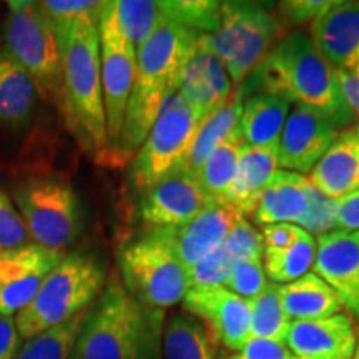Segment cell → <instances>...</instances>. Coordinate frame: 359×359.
Instances as JSON below:
<instances>
[{
    "label": "cell",
    "instance_id": "6da1fadb",
    "mask_svg": "<svg viewBox=\"0 0 359 359\" xmlns=\"http://www.w3.org/2000/svg\"><path fill=\"white\" fill-rule=\"evenodd\" d=\"M240 87L245 97L269 93L293 105L308 107L338 130L351 127L356 120L341 92L338 72L314 43L311 34L303 30L278 40Z\"/></svg>",
    "mask_w": 359,
    "mask_h": 359
},
{
    "label": "cell",
    "instance_id": "7a4b0ae2",
    "mask_svg": "<svg viewBox=\"0 0 359 359\" xmlns=\"http://www.w3.org/2000/svg\"><path fill=\"white\" fill-rule=\"evenodd\" d=\"M200 34L167 20L137 50V72L118 143L105 158L107 165L132 161L163 110L180 90L183 69Z\"/></svg>",
    "mask_w": 359,
    "mask_h": 359
},
{
    "label": "cell",
    "instance_id": "3957f363",
    "mask_svg": "<svg viewBox=\"0 0 359 359\" xmlns=\"http://www.w3.org/2000/svg\"><path fill=\"white\" fill-rule=\"evenodd\" d=\"M95 15L53 24L64 70L67 127L83 148L102 155L109 147L103 105L100 35Z\"/></svg>",
    "mask_w": 359,
    "mask_h": 359
},
{
    "label": "cell",
    "instance_id": "277c9868",
    "mask_svg": "<svg viewBox=\"0 0 359 359\" xmlns=\"http://www.w3.org/2000/svg\"><path fill=\"white\" fill-rule=\"evenodd\" d=\"M107 286V269L87 253L65 255L45 278L39 293L22 311L15 325L22 339L74 320L93 306Z\"/></svg>",
    "mask_w": 359,
    "mask_h": 359
},
{
    "label": "cell",
    "instance_id": "5b68a950",
    "mask_svg": "<svg viewBox=\"0 0 359 359\" xmlns=\"http://www.w3.org/2000/svg\"><path fill=\"white\" fill-rule=\"evenodd\" d=\"M7 7L4 50L32 77L39 97L53 103L67 122L62 57L50 20L32 0H13Z\"/></svg>",
    "mask_w": 359,
    "mask_h": 359
},
{
    "label": "cell",
    "instance_id": "8992f818",
    "mask_svg": "<svg viewBox=\"0 0 359 359\" xmlns=\"http://www.w3.org/2000/svg\"><path fill=\"white\" fill-rule=\"evenodd\" d=\"M123 286L142 306L172 308L191 290L188 268L180 262L165 230H147L118 255Z\"/></svg>",
    "mask_w": 359,
    "mask_h": 359
},
{
    "label": "cell",
    "instance_id": "52a82bcc",
    "mask_svg": "<svg viewBox=\"0 0 359 359\" xmlns=\"http://www.w3.org/2000/svg\"><path fill=\"white\" fill-rule=\"evenodd\" d=\"M280 15L255 2H222V25L203 42L226 67L233 85L248 79L281 37Z\"/></svg>",
    "mask_w": 359,
    "mask_h": 359
},
{
    "label": "cell",
    "instance_id": "ba28073f",
    "mask_svg": "<svg viewBox=\"0 0 359 359\" xmlns=\"http://www.w3.org/2000/svg\"><path fill=\"white\" fill-rule=\"evenodd\" d=\"M145 321L147 308L114 275L90 308L70 359H130Z\"/></svg>",
    "mask_w": 359,
    "mask_h": 359
},
{
    "label": "cell",
    "instance_id": "9c48e42d",
    "mask_svg": "<svg viewBox=\"0 0 359 359\" xmlns=\"http://www.w3.org/2000/svg\"><path fill=\"white\" fill-rule=\"evenodd\" d=\"M201 118L177 92L165 103L147 140L130 161V183L140 195L183 167Z\"/></svg>",
    "mask_w": 359,
    "mask_h": 359
},
{
    "label": "cell",
    "instance_id": "30bf717a",
    "mask_svg": "<svg viewBox=\"0 0 359 359\" xmlns=\"http://www.w3.org/2000/svg\"><path fill=\"white\" fill-rule=\"evenodd\" d=\"M12 200L24 218L34 243L64 251L80 233L79 198L69 180L39 177L12 190Z\"/></svg>",
    "mask_w": 359,
    "mask_h": 359
},
{
    "label": "cell",
    "instance_id": "8fae6325",
    "mask_svg": "<svg viewBox=\"0 0 359 359\" xmlns=\"http://www.w3.org/2000/svg\"><path fill=\"white\" fill-rule=\"evenodd\" d=\"M98 35H100L103 105L107 116V135H109V147L102 156L107 158L116 147L122 133L135 82V72H137V48L125 37L116 22L115 0L107 2L103 8L98 19Z\"/></svg>",
    "mask_w": 359,
    "mask_h": 359
},
{
    "label": "cell",
    "instance_id": "7c38bea8",
    "mask_svg": "<svg viewBox=\"0 0 359 359\" xmlns=\"http://www.w3.org/2000/svg\"><path fill=\"white\" fill-rule=\"evenodd\" d=\"M182 304L205 326L213 343L240 353L251 339L250 303L224 286L193 288Z\"/></svg>",
    "mask_w": 359,
    "mask_h": 359
},
{
    "label": "cell",
    "instance_id": "4fadbf2b",
    "mask_svg": "<svg viewBox=\"0 0 359 359\" xmlns=\"http://www.w3.org/2000/svg\"><path fill=\"white\" fill-rule=\"evenodd\" d=\"M212 205L196 175L178 168L142 195L138 217L147 230L182 226Z\"/></svg>",
    "mask_w": 359,
    "mask_h": 359
},
{
    "label": "cell",
    "instance_id": "5bb4252c",
    "mask_svg": "<svg viewBox=\"0 0 359 359\" xmlns=\"http://www.w3.org/2000/svg\"><path fill=\"white\" fill-rule=\"evenodd\" d=\"M64 257V251L47 250L37 243L0 251V314L15 318Z\"/></svg>",
    "mask_w": 359,
    "mask_h": 359
},
{
    "label": "cell",
    "instance_id": "9a60e30c",
    "mask_svg": "<svg viewBox=\"0 0 359 359\" xmlns=\"http://www.w3.org/2000/svg\"><path fill=\"white\" fill-rule=\"evenodd\" d=\"M339 132L318 111L293 105L276 145L278 167L286 172L311 173Z\"/></svg>",
    "mask_w": 359,
    "mask_h": 359
},
{
    "label": "cell",
    "instance_id": "2e32d148",
    "mask_svg": "<svg viewBox=\"0 0 359 359\" xmlns=\"http://www.w3.org/2000/svg\"><path fill=\"white\" fill-rule=\"evenodd\" d=\"M313 269L336 291L344 308L359 321V238L356 233L334 230L318 236Z\"/></svg>",
    "mask_w": 359,
    "mask_h": 359
},
{
    "label": "cell",
    "instance_id": "e0dca14e",
    "mask_svg": "<svg viewBox=\"0 0 359 359\" xmlns=\"http://www.w3.org/2000/svg\"><path fill=\"white\" fill-rule=\"evenodd\" d=\"M358 331L349 314L314 321H291L286 346L296 359H353Z\"/></svg>",
    "mask_w": 359,
    "mask_h": 359
},
{
    "label": "cell",
    "instance_id": "ac0fdd59",
    "mask_svg": "<svg viewBox=\"0 0 359 359\" xmlns=\"http://www.w3.org/2000/svg\"><path fill=\"white\" fill-rule=\"evenodd\" d=\"M243 218L230 205L212 203L198 217L177 228H163L187 268L198 263L223 245L224 238L238 219Z\"/></svg>",
    "mask_w": 359,
    "mask_h": 359
},
{
    "label": "cell",
    "instance_id": "d6986e66",
    "mask_svg": "<svg viewBox=\"0 0 359 359\" xmlns=\"http://www.w3.org/2000/svg\"><path fill=\"white\" fill-rule=\"evenodd\" d=\"M309 34L326 60L336 70L359 65V0L336 2L321 19L313 22Z\"/></svg>",
    "mask_w": 359,
    "mask_h": 359
},
{
    "label": "cell",
    "instance_id": "ffe728a7",
    "mask_svg": "<svg viewBox=\"0 0 359 359\" xmlns=\"http://www.w3.org/2000/svg\"><path fill=\"white\" fill-rule=\"evenodd\" d=\"M314 196L316 190L306 175L278 168L253 215L255 223L259 226L276 223L302 224L311 210Z\"/></svg>",
    "mask_w": 359,
    "mask_h": 359
},
{
    "label": "cell",
    "instance_id": "44dd1931",
    "mask_svg": "<svg viewBox=\"0 0 359 359\" xmlns=\"http://www.w3.org/2000/svg\"><path fill=\"white\" fill-rule=\"evenodd\" d=\"M358 170L359 122L341 130L308 178L323 196L338 200L358 188Z\"/></svg>",
    "mask_w": 359,
    "mask_h": 359
},
{
    "label": "cell",
    "instance_id": "7402d4cb",
    "mask_svg": "<svg viewBox=\"0 0 359 359\" xmlns=\"http://www.w3.org/2000/svg\"><path fill=\"white\" fill-rule=\"evenodd\" d=\"M276 170V147H251L245 143L226 205L235 208L243 218L253 217Z\"/></svg>",
    "mask_w": 359,
    "mask_h": 359
},
{
    "label": "cell",
    "instance_id": "603a6c76",
    "mask_svg": "<svg viewBox=\"0 0 359 359\" xmlns=\"http://www.w3.org/2000/svg\"><path fill=\"white\" fill-rule=\"evenodd\" d=\"M285 313L293 321H314L343 313L344 304L325 280L316 273H306L288 285H280Z\"/></svg>",
    "mask_w": 359,
    "mask_h": 359
},
{
    "label": "cell",
    "instance_id": "cb8c5ba5",
    "mask_svg": "<svg viewBox=\"0 0 359 359\" xmlns=\"http://www.w3.org/2000/svg\"><path fill=\"white\" fill-rule=\"evenodd\" d=\"M291 109L293 103L278 95L257 93L245 97L238 123L243 142L251 147H276Z\"/></svg>",
    "mask_w": 359,
    "mask_h": 359
},
{
    "label": "cell",
    "instance_id": "d4e9b609",
    "mask_svg": "<svg viewBox=\"0 0 359 359\" xmlns=\"http://www.w3.org/2000/svg\"><path fill=\"white\" fill-rule=\"evenodd\" d=\"M243 103L245 92L238 85L228 100H224L206 118L201 120L198 132H196L195 140H193L190 148V154H188L182 167L183 170L193 175L198 173L201 165L208 160V156L236 132L241 111H243Z\"/></svg>",
    "mask_w": 359,
    "mask_h": 359
},
{
    "label": "cell",
    "instance_id": "484cf974",
    "mask_svg": "<svg viewBox=\"0 0 359 359\" xmlns=\"http://www.w3.org/2000/svg\"><path fill=\"white\" fill-rule=\"evenodd\" d=\"M39 92L32 77L0 50V125L19 127L32 115Z\"/></svg>",
    "mask_w": 359,
    "mask_h": 359
},
{
    "label": "cell",
    "instance_id": "4316f807",
    "mask_svg": "<svg viewBox=\"0 0 359 359\" xmlns=\"http://www.w3.org/2000/svg\"><path fill=\"white\" fill-rule=\"evenodd\" d=\"M243 145L245 142L241 138L240 130H236L226 142H223L208 156V160L201 165L198 173H196L201 188L212 203L226 205V196L231 190L233 182H235L238 160H240Z\"/></svg>",
    "mask_w": 359,
    "mask_h": 359
},
{
    "label": "cell",
    "instance_id": "83f0119b",
    "mask_svg": "<svg viewBox=\"0 0 359 359\" xmlns=\"http://www.w3.org/2000/svg\"><path fill=\"white\" fill-rule=\"evenodd\" d=\"M165 359H217L208 331L190 314H175L163 330Z\"/></svg>",
    "mask_w": 359,
    "mask_h": 359
},
{
    "label": "cell",
    "instance_id": "f1b7e54d",
    "mask_svg": "<svg viewBox=\"0 0 359 359\" xmlns=\"http://www.w3.org/2000/svg\"><path fill=\"white\" fill-rule=\"evenodd\" d=\"M316 259V240L303 230L298 240L286 248H264L266 276L276 285H288L308 273Z\"/></svg>",
    "mask_w": 359,
    "mask_h": 359
},
{
    "label": "cell",
    "instance_id": "f546056e",
    "mask_svg": "<svg viewBox=\"0 0 359 359\" xmlns=\"http://www.w3.org/2000/svg\"><path fill=\"white\" fill-rule=\"evenodd\" d=\"M116 22L135 48H140L167 22L161 0H115Z\"/></svg>",
    "mask_w": 359,
    "mask_h": 359
},
{
    "label": "cell",
    "instance_id": "4dcf8cb0",
    "mask_svg": "<svg viewBox=\"0 0 359 359\" xmlns=\"http://www.w3.org/2000/svg\"><path fill=\"white\" fill-rule=\"evenodd\" d=\"M88 311L90 309L64 325L25 339L15 359H70Z\"/></svg>",
    "mask_w": 359,
    "mask_h": 359
},
{
    "label": "cell",
    "instance_id": "1f68e13d",
    "mask_svg": "<svg viewBox=\"0 0 359 359\" xmlns=\"http://www.w3.org/2000/svg\"><path fill=\"white\" fill-rule=\"evenodd\" d=\"M248 303L251 309V338L285 343L291 320L283 309L280 285L268 283L263 293Z\"/></svg>",
    "mask_w": 359,
    "mask_h": 359
},
{
    "label": "cell",
    "instance_id": "d6a6232c",
    "mask_svg": "<svg viewBox=\"0 0 359 359\" xmlns=\"http://www.w3.org/2000/svg\"><path fill=\"white\" fill-rule=\"evenodd\" d=\"M167 20L200 35L215 34L222 25V2L217 0H161Z\"/></svg>",
    "mask_w": 359,
    "mask_h": 359
},
{
    "label": "cell",
    "instance_id": "836d02e7",
    "mask_svg": "<svg viewBox=\"0 0 359 359\" xmlns=\"http://www.w3.org/2000/svg\"><path fill=\"white\" fill-rule=\"evenodd\" d=\"M223 250L233 263L250 262V259H263L264 243L262 233L246 218H240L233 224L223 241Z\"/></svg>",
    "mask_w": 359,
    "mask_h": 359
},
{
    "label": "cell",
    "instance_id": "e575fe53",
    "mask_svg": "<svg viewBox=\"0 0 359 359\" xmlns=\"http://www.w3.org/2000/svg\"><path fill=\"white\" fill-rule=\"evenodd\" d=\"M233 262L219 246L205 258H201L198 263L188 268V276H190L191 290L193 288H217V286H224L230 280Z\"/></svg>",
    "mask_w": 359,
    "mask_h": 359
},
{
    "label": "cell",
    "instance_id": "d590c367",
    "mask_svg": "<svg viewBox=\"0 0 359 359\" xmlns=\"http://www.w3.org/2000/svg\"><path fill=\"white\" fill-rule=\"evenodd\" d=\"M266 286L268 280L263 259H250V262L233 263L226 288L240 296V298L251 302L258 294H262Z\"/></svg>",
    "mask_w": 359,
    "mask_h": 359
},
{
    "label": "cell",
    "instance_id": "8d00e7d4",
    "mask_svg": "<svg viewBox=\"0 0 359 359\" xmlns=\"http://www.w3.org/2000/svg\"><path fill=\"white\" fill-rule=\"evenodd\" d=\"M29 243L34 241L27 230L24 218L13 200L0 188V251L15 250Z\"/></svg>",
    "mask_w": 359,
    "mask_h": 359
},
{
    "label": "cell",
    "instance_id": "74e56055",
    "mask_svg": "<svg viewBox=\"0 0 359 359\" xmlns=\"http://www.w3.org/2000/svg\"><path fill=\"white\" fill-rule=\"evenodd\" d=\"M165 311L147 308V321L140 341L130 359H165L163 356Z\"/></svg>",
    "mask_w": 359,
    "mask_h": 359
},
{
    "label": "cell",
    "instance_id": "f35d334b",
    "mask_svg": "<svg viewBox=\"0 0 359 359\" xmlns=\"http://www.w3.org/2000/svg\"><path fill=\"white\" fill-rule=\"evenodd\" d=\"M50 24H65L83 15L100 17L107 2L95 0H43L39 2Z\"/></svg>",
    "mask_w": 359,
    "mask_h": 359
},
{
    "label": "cell",
    "instance_id": "ab89813d",
    "mask_svg": "<svg viewBox=\"0 0 359 359\" xmlns=\"http://www.w3.org/2000/svg\"><path fill=\"white\" fill-rule=\"evenodd\" d=\"M334 0H290V2H281L278 7L280 19L283 24H313L321 19L325 13L334 6Z\"/></svg>",
    "mask_w": 359,
    "mask_h": 359
},
{
    "label": "cell",
    "instance_id": "60d3db41",
    "mask_svg": "<svg viewBox=\"0 0 359 359\" xmlns=\"http://www.w3.org/2000/svg\"><path fill=\"white\" fill-rule=\"evenodd\" d=\"M238 359H296L286 343L251 338L248 344L236 354Z\"/></svg>",
    "mask_w": 359,
    "mask_h": 359
},
{
    "label": "cell",
    "instance_id": "b9f144b4",
    "mask_svg": "<svg viewBox=\"0 0 359 359\" xmlns=\"http://www.w3.org/2000/svg\"><path fill=\"white\" fill-rule=\"evenodd\" d=\"M336 226L343 231H359V187L334 200Z\"/></svg>",
    "mask_w": 359,
    "mask_h": 359
},
{
    "label": "cell",
    "instance_id": "7bdbcfd3",
    "mask_svg": "<svg viewBox=\"0 0 359 359\" xmlns=\"http://www.w3.org/2000/svg\"><path fill=\"white\" fill-rule=\"evenodd\" d=\"M262 238L264 248H286L298 240L302 226L293 223H276L262 226Z\"/></svg>",
    "mask_w": 359,
    "mask_h": 359
},
{
    "label": "cell",
    "instance_id": "ee69618b",
    "mask_svg": "<svg viewBox=\"0 0 359 359\" xmlns=\"http://www.w3.org/2000/svg\"><path fill=\"white\" fill-rule=\"evenodd\" d=\"M22 346L15 318L0 314V359H15Z\"/></svg>",
    "mask_w": 359,
    "mask_h": 359
},
{
    "label": "cell",
    "instance_id": "f6af8a7d",
    "mask_svg": "<svg viewBox=\"0 0 359 359\" xmlns=\"http://www.w3.org/2000/svg\"><path fill=\"white\" fill-rule=\"evenodd\" d=\"M338 72V80L341 92L349 109L359 118V65L354 69H341Z\"/></svg>",
    "mask_w": 359,
    "mask_h": 359
},
{
    "label": "cell",
    "instance_id": "bcb514c9",
    "mask_svg": "<svg viewBox=\"0 0 359 359\" xmlns=\"http://www.w3.org/2000/svg\"><path fill=\"white\" fill-rule=\"evenodd\" d=\"M353 359H359V338H358V344H356V351H354Z\"/></svg>",
    "mask_w": 359,
    "mask_h": 359
},
{
    "label": "cell",
    "instance_id": "7dc6e473",
    "mask_svg": "<svg viewBox=\"0 0 359 359\" xmlns=\"http://www.w3.org/2000/svg\"><path fill=\"white\" fill-rule=\"evenodd\" d=\"M358 187H359V170H358Z\"/></svg>",
    "mask_w": 359,
    "mask_h": 359
},
{
    "label": "cell",
    "instance_id": "c3c4849f",
    "mask_svg": "<svg viewBox=\"0 0 359 359\" xmlns=\"http://www.w3.org/2000/svg\"><path fill=\"white\" fill-rule=\"evenodd\" d=\"M356 236H358V238H359V231H356Z\"/></svg>",
    "mask_w": 359,
    "mask_h": 359
},
{
    "label": "cell",
    "instance_id": "681fc988",
    "mask_svg": "<svg viewBox=\"0 0 359 359\" xmlns=\"http://www.w3.org/2000/svg\"><path fill=\"white\" fill-rule=\"evenodd\" d=\"M230 359H238V358H236V356H233V358H230Z\"/></svg>",
    "mask_w": 359,
    "mask_h": 359
}]
</instances>
